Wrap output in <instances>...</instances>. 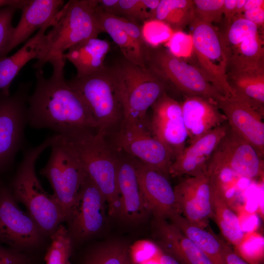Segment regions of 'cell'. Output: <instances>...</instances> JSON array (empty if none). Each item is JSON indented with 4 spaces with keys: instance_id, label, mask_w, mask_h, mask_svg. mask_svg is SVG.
I'll return each mask as SVG.
<instances>
[{
    "instance_id": "1",
    "label": "cell",
    "mask_w": 264,
    "mask_h": 264,
    "mask_svg": "<svg viewBox=\"0 0 264 264\" xmlns=\"http://www.w3.org/2000/svg\"><path fill=\"white\" fill-rule=\"evenodd\" d=\"M65 62L63 56L51 59L53 72L48 78L43 69L36 70L35 88L27 100V123L61 135L96 130L84 103L64 78Z\"/></svg>"
},
{
    "instance_id": "2",
    "label": "cell",
    "mask_w": 264,
    "mask_h": 264,
    "mask_svg": "<svg viewBox=\"0 0 264 264\" xmlns=\"http://www.w3.org/2000/svg\"><path fill=\"white\" fill-rule=\"evenodd\" d=\"M56 134L80 161L103 195L109 214L117 216L120 200L119 158L106 140L107 133L102 131L86 130L66 135Z\"/></svg>"
},
{
    "instance_id": "3",
    "label": "cell",
    "mask_w": 264,
    "mask_h": 264,
    "mask_svg": "<svg viewBox=\"0 0 264 264\" xmlns=\"http://www.w3.org/2000/svg\"><path fill=\"white\" fill-rule=\"evenodd\" d=\"M54 134L23 154L21 162L9 185L17 202L25 207L27 214L46 236L51 235L65 222L62 210L55 197L43 188L35 172V163L41 153L50 147Z\"/></svg>"
},
{
    "instance_id": "4",
    "label": "cell",
    "mask_w": 264,
    "mask_h": 264,
    "mask_svg": "<svg viewBox=\"0 0 264 264\" xmlns=\"http://www.w3.org/2000/svg\"><path fill=\"white\" fill-rule=\"evenodd\" d=\"M52 27L44 38L41 58L33 65L36 70L63 55L69 48L103 33L98 16V0H70L53 18Z\"/></svg>"
},
{
    "instance_id": "5",
    "label": "cell",
    "mask_w": 264,
    "mask_h": 264,
    "mask_svg": "<svg viewBox=\"0 0 264 264\" xmlns=\"http://www.w3.org/2000/svg\"><path fill=\"white\" fill-rule=\"evenodd\" d=\"M87 108L96 130L108 133L124 118V104L119 83L112 67L84 77L67 81Z\"/></svg>"
},
{
    "instance_id": "6",
    "label": "cell",
    "mask_w": 264,
    "mask_h": 264,
    "mask_svg": "<svg viewBox=\"0 0 264 264\" xmlns=\"http://www.w3.org/2000/svg\"><path fill=\"white\" fill-rule=\"evenodd\" d=\"M54 135L50 157L40 174L50 182L66 222L74 210L87 174L80 161Z\"/></svg>"
},
{
    "instance_id": "7",
    "label": "cell",
    "mask_w": 264,
    "mask_h": 264,
    "mask_svg": "<svg viewBox=\"0 0 264 264\" xmlns=\"http://www.w3.org/2000/svg\"><path fill=\"white\" fill-rule=\"evenodd\" d=\"M113 68L122 95L124 118L145 122L149 108L165 92V81L148 66L125 59Z\"/></svg>"
},
{
    "instance_id": "8",
    "label": "cell",
    "mask_w": 264,
    "mask_h": 264,
    "mask_svg": "<svg viewBox=\"0 0 264 264\" xmlns=\"http://www.w3.org/2000/svg\"><path fill=\"white\" fill-rule=\"evenodd\" d=\"M31 87L21 84L12 94L0 91V174L10 168L22 145Z\"/></svg>"
},
{
    "instance_id": "9",
    "label": "cell",
    "mask_w": 264,
    "mask_h": 264,
    "mask_svg": "<svg viewBox=\"0 0 264 264\" xmlns=\"http://www.w3.org/2000/svg\"><path fill=\"white\" fill-rule=\"evenodd\" d=\"M191 33L199 69L209 83L225 97L234 96L227 77L228 59L221 35L212 24L193 18Z\"/></svg>"
},
{
    "instance_id": "10",
    "label": "cell",
    "mask_w": 264,
    "mask_h": 264,
    "mask_svg": "<svg viewBox=\"0 0 264 264\" xmlns=\"http://www.w3.org/2000/svg\"><path fill=\"white\" fill-rule=\"evenodd\" d=\"M147 66L187 95L204 97L217 103L224 97L199 68L174 56L167 49L150 48Z\"/></svg>"
},
{
    "instance_id": "11",
    "label": "cell",
    "mask_w": 264,
    "mask_h": 264,
    "mask_svg": "<svg viewBox=\"0 0 264 264\" xmlns=\"http://www.w3.org/2000/svg\"><path fill=\"white\" fill-rule=\"evenodd\" d=\"M145 122L124 118L114 138L117 149L167 177L174 158L168 149L151 133Z\"/></svg>"
},
{
    "instance_id": "12",
    "label": "cell",
    "mask_w": 264,
    "mask_h": 264,
    "mask_svg": "<svg viewBox=\"0 0 264 264\" xmlns=\"http://www.w3.org/2000/svg\"><path fill=\"white\" fill-rule=\"evenodd\" d=\"M17 203L8 185L0 179V242L24 252L37 249L46 236Z\"/></svg>"
},
{
    "instance_id": "13",
    "label": "cell",
    "mask_w": 264,
    "mask_h": 264,
    "mask_svg": "<svg viewBox=\"0 0 264 264\" xmlns=\"http://www.w3.org/2000/svg\"><path fill=\"white\" fill-rule=\"evenodd\" d=\"M222 38L230 71L264 66V42L257 25L236 16L227 24Z\"/></svg>"
},
{
    "instance_id": "14",
    "label": "cell",
    "mask_w": 264,
    "mask_h": 264,
    "mask_svg": "<svg viewBox=\"0 0 264 264\" xmlns=\"http://www.w3.org/2000/svg\"><path fill=\"white\" fill-rule=\"evenodd\" d=\"M106 203L103 195L87 174L74 210L66 221L72 244L88 240L101 231L106 220Z\"/></svg>"
},
{
    "instance_id": "15",
    "label": "cell",
    "mask_w": 264,
    "mask_h": 264,
    "mask_svg": "<svg viewBox=\"0 0 264 264\" xmlns=\"http://www.w3.org/2000/svg\"><path fill=\"white\" fill-rule=\"evenodd\" d=\"M264 165L253 146L229 127L207 168H226L238 176L257 179L263 178Z\"/></svg>"
},
{
    "instance_id": "16",
    "label": "cell",
    "mask_w": 264,
    "mask_h": 264,
    "mask_svg": "<svg viewBox=\"0 0 264 264\" xmlns=\"http://www.w3.org/2000/svg\"><path fill=\"white\" fill-rule=\"evenodd\" d=\"M152 107V133L168 149L175 158L185 147L188 138L181 104L165 92Z\"/></svg>"
},
{
    "instance_id": "17",
    "label": "cell",
    "mask_w": 264,
    "mask_h": 264,
    "mask_svg": "<svg viewBox=\"0 0 264 264\" xmlns=\"http://www.w3.org/2000/svg\"><path fill=\"white\" fill-rule=\"evenodd\" d=\"M174 190L179 214L193 224L206 228L213 217L210 177L207 171L181 180Z\"/></svg>"
},
{
    "instance_id": "18",
    "label": "cell",
    "mask_w": 264,
    "mask_h": 264,
    "mask_svg": "<svg viewBox=\"0 0 264 264\" xmlns=\"http://www.w3.org/2000/svg\"><path fill=\"white\" fill-rule=\"evenodd\" d=\"M131 158L142 197L154 218L167 220L172 215L179 214L174 188L168 177L139 160Z\"/></svg>"
},
{
    "instance_id": "19",
    "label": "cell",
    "mask_w": 264,
    "mask_h": 264,
    "mask_svg": "<svg viewBox=\"0 0 264 264\" xmlns=\"http://www.w3.org/2000/svg\"><path fill=\"white\" fill-rule=\"evenodd\" d=\"M98 16L103 32L108 33L118 45L124 59L147 66L150 48L143 40L140 25L122 17L104 13L99 8Z\"/></svg>"
},
{
    "instance_id": "20",
    "label": "cell",
    "mask_w": 264,
    "mask_h": 264,
    "mask_svg": "<svg viewBox=\"0 0 264 264\" xmlns=\"http://www.w3.org/2000/svg\"><path fill=\"white\" fill-rule=\"evenodd\" d=\"M217 105L229 127L249 143L259 156H264V115L234 96L224 97Z\"/></svg>"
},
{
    "instance_id": "21",
    "label": "cell",
    "mask_w": 264,
    "mask_h": 264,
    "mask_svg": "<svg viewBox=\"0 0 264 264\" xmlns=\"http://www.w3.org/2000/svg\"><path fill=\"white\" fill-rule=\"evenodd\" d=\"M229 128L225 123L190 143L175 158L169 174L173 176H193L207 171L208 163Z\"/></svg>"
},
{
    "instance_id": "22",
    "label": "cell",
    "mask_w": 264,
    "mask_h": 264,
    "mask_svg": "<svg viewBox=\"0 0 264 264\" xmlns=\"http://www.w3.org/2000/svg\"><path fill=\"white\" fill-rule=\"evenodd\" d=\"M62 0H27L21 9L20 21L0 53V59L20 44L26 42L37 29L51 22L64 4Z\"/></svg>"
},
{
    "instance_id": "23",
    "label": "cell",
    "mask_w": 264,
    "mask_h": 264,
    "mask_svg": "<svg viewBox=\"0 0 264 264\" xmlns=\"http://www.w3.org/2000/svg\"><path fill=\"white\" fill-rule=\"evenodd\" d=\"M119 158L120 200L117 216L125 222L138 223L143 221L151 212L141 194L132 158Z\"/></svg>"
},
{
    "instance_id": "24",
    "label": "cell",
    "mask_w": 264,
    "mask_h": 264,
    "mask_svg": "<svg viewBox=\"0 0 264 264\" xmlns=\"http://www.w3.org/2000/svg\"><path fill=\"white\" fill-rule=\"evenodd\" d=\"M154 226L158 244L162 251L180 264H214L201 250L172 223L154 218Z\"/></svg>"
},
{
    "instance_id": "25",
    "label": "cell",
    "mask_w": 264,
    "mask_h": 264,
    "mask_svg": "<svg viewBox=\"0 0 264 264\" xmlns=\"http://www.w3.org/2000/svg\"><path fill=\"white\" fill-rule=\"evenodd\" d=\"M181 105L190 143L227 121L217 103L208 99L187 95Z\"/></svg>"
},
{
    "instance_id": "26",
    "label": "cell",
    "mask_w": 264,
    "mask_h": 264,
    "mask_svg": "<svg viewBox=\"0 0 264 264\" xmlns=\"http://www.w3.org/2000/svg\"><path fill=\"white\" fill-rule=\"evenodd\" d=\"M227 77L233 96L264 115V66L230 71Z\"/></svg>"
},
{
    "instance_id": "27",
    "label": "cell",
    "mask_w": 264,
    "mask_h": 264,
    "mask_svg": "<svg viewBox=\"0 0 264 264\" xmlns=\"http://www.w3.org/2000/svg\"><path fill=\"white\" fill-rule=\"evenodd\" d=\"M110 46V43L106 40L92 38L70 47L63 57L75 66L76 77H84L104 68Z\"/></svg>"
},
{
    "instance_id": "28",
    "label": "cell",
    "mask_w": 264,
    "mask_h": 264,
    "mask_svg": "<svg viewBox=\"0 0 264 264\" xmlns=\"http://www.w3.org/2000/svg\"><path fill=\"white\" fill-rule=\"evenodd\" d=\"M51 21L40 28L14 54L0 59V91L9 94L12 82L22 68L31 60H39L42 54L44 36Z\"/></svg>"
},
{
    "instance_id": "29",
    "label": "cell",
    "mask_w": 264,
    "mask_h": 264,
    "mask_svg": "<svg viewBox=\"0 0 264 264\" xmlns=\"http://www.w3.org/2000/svg\"><path fill=\"white\" fill-rule=\"evenodd\" d=\"M210 181L212 219L216 221L225 241L236 248L241 243L244 234L240 220L217 185L210 177Z\"/></svg>"
},
{
    "instance_id": "30",
    "label": "cell",
    "mask_w": 264,
    "mask_h": 264,
    "mask_svg": "<svg viewBox=\"0 0 264 264\" xmlns=\"http://www.w3.org/2000/svg\"><path fill=\"white\" fill-rule=\"evenodd\" d=\"M169 220L201 250L214 264H225L221 238L211 231L193 224L180 214L172 215Z\"/></svg>"
},
{
    "instance_id": "31",
    "label": "cell",
    "mask_w": 264,
    "mask_h": 264,
    "mask_svg": "<svg viewBox=\"0 0 264 264\" xmlns=\"http://www.w3.org/2000/svg\"><path fill=\"white\" fill-rule=\"evenodd\" d=\"M154 18L164 22L174 31L182 30L194 18L193 0H160Z\"/></svg>"
},
{
    "instance_id": "32",
    "label": "cell",
    "mask_w": 264,
    "mask_h": 264,
    "mask_svg": "<svg viewBox=\"0 0 264 264\" xmlns=\"http://www.w3.org/2000/svg\"><path fill=\"white\" fill-rule=\"evenodd\" d=\"M50 244L45 257V264H70L72 243L67 229L62 224L50 236Z\"/></svg>"
},
{
    "instance_id": "33",
    "label": "cell",
    "mask_w": 264,
    "mask_h": 264,
    "mask_svg": "<svg viewBox=\"0 0 264 264\" xmlns=\"http://www.w3.org/2000/svg\"><path fill=\"white\" fill-rule=\"evenodd\" d=\"M160 0H119L117 16L139 25L154 19Z\"/></svg>"
},
{
    "instance_id": "34",
    "label": "cell",
    "mask_w": 264,
    "mask_h": 264,
    "mask_svg": "<svg viewBox=\"0 0 264 264\" xmlns=\"http://www.w3.org/2000/svg\"><path fill=\"white\" fill-rule=\"evenodd\" d=\"M129 250L124 244L117 242L97 246L88 252L83 264H124Z\"/></svg>"
},
{
    "instance_id": "35",
    "label": "cell",
    "mask_w": 264,
    "mask_h": 264,
    "mask_svg": "<svg viewBox=\"0 0 264 264\" xmlns=\"http://www.w3.org/2000/svg\"><path fill=\"white\" fill-rule=\"evenodd\" d=\"M140 27L143 40L150 48L166 43L175 32L167 23L154 18L144 21Z\"/></svg>"
},
{
    "instance_id": "36",
    "label": "cell",
    "mask_w": 264,
    "mask_h": 264,
    "mask_svg": "<svg viewBox=\"0 0 264 264\" xmlns=\"http://www.w3.org/2000/svg\"><path fill=\"white\" fill-rule=\"evenodd\" d=\"M234 250L250 264H261L264 259V239L256 234H244Z\"/></svg>"
},
{
    "instance_id": "37",
    "label": "cell",
    "mask_w": 264,
    "mask_h": 264,
    "mask_svg": "<svg viewBox=\"0 0 264 264\" xmlns=\"http://www.w3.org/2000/svg\"><path fill=\"white\" fill-rule=\"evenodd\" d=\"M224 0H195L194 18L212 24L219 22L223 16Z\"/></svg>"
},
{
    "instance_id": "38",
    "label": "cell",
    "mask_w": 264,
    "mask_h": 264,
    "mask_svg": "<svg viewBox=\"0 0 264 264\" xmlns=\"http://www.w3.org/2000/svg\"><path fill=\"white\" fill-rule=\"evenodd\" d=\"M164 45L171 54L182 59L191 57L194 51L191 34L186 33L182 30L175 31Z\"/></svg>"
},
{
    "instance_id": "39",
    "label": "cell",
    "mask_w": 264,
    "mask_h": 264,
    "mask_svg": "<svg viewBox=\"0 0 264 264\" xmlns=\"http://www.w3.org/2000/svg\"><path fill=\"white\" fill-rule=\"evenodd\" d=\"M19 8L14 6L0 8V53L8 43L14 27L12 25L13 16Z\"/></svg>"
},
{
    "instance_id": "40",
    "label": "cell",
    "mask_w": 264,
    "mask_h": 264,
    "mask_svg": "<svg viewBox=\"0 0 264 264\" xmlns=\"http://www.w3.org/2000/svg\"><path fill=\"white\" fill-rule=\"evenodd\" d=\"M30 257L24 252L0 244V264H32Z\"/></svg>"
},
{
    "instance_id": "41",
    "label": "cell",
    "mask_w": 264,
    "mask_h": 264,
    "mask_svg": "<svg viewBox=\"0 0 264 264\" xmlns=\"http://www.w3.org/2000/svg\"><path fill=\"white\" fill-rule=\"evenodd\" d=\"M222 255L225 264H250L240 257L227 242L221 238Z\"/></svg>"
},
{
    "instance_id": "42",
    "label": "cell",
    "mask_w": 264,
    "mask_h": 264,
    "mask_svg": "<svg viewBox=\"0 0 264 264\" xmlns=\"http://www.w3.org/2000/svg\"><path fill=\"white\" fill-rule=\"evenodd\" d=\"M241 15L246 20L254 23L258 26L264 24V7L246 11L242 13Z\"/></svg>"
},
{
    "instance_id": "43",
    "label": "cell",
    "mask_w": 264,
    "mask_h": 264,
    "mask_svg": "<svg viewBox=\"0 0 264 264\" xmlns=\"http://www.w3.org/2000/svg\"><path fill=\"white\" fill-rule=\"evenodd\" d=\"M119 0H98V6L102 12L117 16Z\"/></svg>"
},
{
    "instance_id": "44",
    "label": "cell",
    "mask_w": 264,
    "mask_h": 264,
    "mask_svg": "<svg viewBox=\"0 0 264 264\" xmlns=\"http://www.w3.org/2000/svg\"><path fill=\"white\" fill-rule=\"evenodd\" d=\"M237 0H224L223 15L228 24L236 16Z\"/></svg>"
},
{
    "instance_id": "45",
    "label": "cell",
    "mask_w": 264,
    "mask_h": 264,
    "mask_svg": "<svg viewBox=\"0 0 264 264\" xmlns=\"http://www.w3.org/2000/svg\"><path fill=\"white\" fill-rule=\"evenodd\" d=\"M158 264H180L174 258L162 251L158 255Z\"/></svg>"
},
{
    "instance_id": "46",
    "label": "cell",
    "mask_w": 264,
    "mask_h": 264,
    "mask_svg": "<svg viewBox=\"0 0 264 264\" xmlns=\"http://www.w3.org/2000/svg\"><path fill=\"white\" fill-rule=\"evenodd\" d=\"M27 0H0V8L5 6H14L21 9Z\"/></svg>"
},
{
    "instance_id": "47",
    "label": "cell",
    "mask_w": 264,
    "mask_h": 264,
    "mask_svg": "<svg viewBox=\"0 0 264 264\" xmlns=\"http://www.w3.org/2000/svg\"><path fill=\"white\" fill-rule=\"evenodd\" d=\"M264 4L263 0H246L242 13L247 10L264 7Z\"/></svg>"
},
{
    "instance_id": "48",
    "label": "cell",
    "mask_w": 264,
    "mask_h": 264,
    "mask_svg": "<svg viewBox=\"0 0 264 264\" xmlns=\"http://www.w3.org/2000/svg\"><path fill=\"white\" fill-rule=\"evenodd\" d=\"M246 1V0H237L236 5V16L241 15L242 13L243 9Z\"/></svg>"
},
{
    "instance_id": "49",
    "label": "cell",
    "mask_w": 264,
    "mask_h": 264,
    "mask_svg": "<svg viewBox=\"0 0 264 264\" xmlns=\"http://www.w3.org/2000/svg\"><path fill=\"white\" fill-rule=\"evenodd\" d=\"M124 264H136L132 260L129 250L126 254L124 259Z\"/></svg>"
}]
</instances>
